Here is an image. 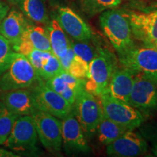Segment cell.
<instances>
[{"instance_id":"obj_3","label":"cell","mask_w":157,"mask_h":157,"mask_svg":"<svg viewBox=\"0 0 157 157\" xmlns=\"http://www.w3.org/2000/svg\"><path fill=\"white\" fill-rule=\"evenodd\" d=\"M39 76L24 55L14 52L3 72L0 74V91L31 88Z\"/></svg>"},{"instance_id":"obj_14","label":"cell","mask_w":157,"mask_h":157,"mask_svg":"<svg viewBox=\"0 0 157 157\" xmlns=\"http://www.w3.org/2000/svg\"><path fill=\"white\" fill-rule=\"evenodd\" d=\"M56 18L65 32L75 41L82 42L93 39L90 25L70 7H59Z\"/></svg>"},{"instance_id":"obj_33","label":"cell","mask_w":157,"mask_h":157,"mask_svg":"<svg viewBox=\"0 0 157 157\" xmlns=\"http://www.w3.org/2000/svg\"><path fill=\"white\" fill-rule=\"evenodd\" d=\"M154 152L155 155H156V156H157V140H156V142H155V143H154Z\"/></svg>"},{"instance_id":"obj_25","label":"cell","mask_w":157,"mask_h":157,"mask_svg":"<svg viewBox=\"0 0 157 157\" xmlns=\"http://www.w3.org/2000/svg\"><path fill=\"white\" fill-rule=\"evenodd\" d=\"M19 116L15 114L0 101V145H3Z\"/></svg>"},{"instance_id":"obj_18","label":"cell","mask_w":157,"mask_h":157,"mask_svg":"<svg viewBox=\"0 0 157 157\" xmlns=\"http://www.w3.org/2000/svg\"><path fill=\"white\" fill-rule=\"evenodd\" d=\"M28 21L21 12L12 10L0 23V34L15 46L20 42Z\"/></svg>"},{"instance_id":"obj_26","label":"cell","mask_w":157,"mask_h":157,"mask_svg":"<svg viewBox=\"0 0 157 157\" xmlns=\"http://www.w3.org/2000/svg\"><path fill=\"white\" fill-rule=\"evenodd\" d=\"M91 41L92 39L89 41H82V42L70 40L71 47L74 53L80 57L88 65L98 54L101 47L92 42Z\"/></svg>"},{"instance_id":"obj_13","label":"cell","mask_w":157,"mask_h":157,"mask_svg":"<svg viewBox=\"0 0 157 157\" xmlns=\"http://www.w3.org/2000/svg\"><path fill=\"white\" fill-rule=\"evenodd\" d=\"M148 150V144L144 138L133 130H127L111 144L106 146L109 156L134 157L144 154Z\"/></svg>"},{"instance_id":"obj_5","label":"cell","mask_w":157,"mask_h":157,"mask_svg":"<svg viewBox=\"0 0 157 157\" xmlns=\"http://www.w3.org/2000/svg\"><path fill=\"white\" fill-rule=\"evenodd\" d=\"M73 111L86 135L96 132L104 113L100 96L80 90L73 105Z\"/></svg>"},{"instance_id":"obj_20","label":"cell","mask_w":157,"mask_h":157,"mask_svg":"<svg viewBox=\"0 0 157 157\" xmlns=\"http://www.w3.org/2000/svg\"><path fill=\"white\" fill-rule=\"evenodd\" d=\"M64 71L78 78H87L89 65L74 53L71 47L63 58L59 59Z\"/></svg>"},{"instance_id":"obj_19","label":"cell","mask_w":157,"mask_h":157,"mask_svg":"<svg viewBox=\"0 0 157 157\" xmlns=\"http://www.w3.org/2000/svg\"><path fill=\"white\" fill-rule=\"evenodd\" d=\"M47 31L48 33L52 52L58 59L66 54L71 47L70 39L66 33L60 26L56 18H52L48 23Z\"/></svg>"},{"instance_id":"obj_1","label":"cell","mask_w":157,"mask_h":157,"mask_svg":"<svg viewBox=\"0 0 157 157\" xmlns=\"http://www.w3.org/2000/svg\"><path fill=\"white\" fill-rule=\"evenodd\" d=\"M100 25L118 55L135 44L128 17L124 10L114 8L103 12L100 16Z\"/></svg>"},{"instance_id":"obj_8","label":"cell","mask_w":157,"mask_h":157,"mask_svg":"<svg viewBox=\"0 0 157 157\" xmlns=\"http://www.w3.org/2000/svg\"><path fill=\"white\" fill-rule=\"evenodd\" d=\"M36 109L63 119L73 111V105L66 101L60 94L48 87L42 78L31 87Z\"/></svg>"},{"instance_id":"obj_34","label":"cell","mask_w":157,"mask_h":157,"mask_svg":"<svg viewBox=\"0 0 157 157\" xmlns=\"http://www.w3.org/2000/svg\"><path fill=\"white\" fill-rule=\"evenodd\" d=\"M151 7L154 10H157V2H155L154 4H153Z\"/></svg>"},{"instance_id":"obj_11","label":"cell","mask_w":157,"mask_h":157,"mask_svg":"<svg viewBox=\"0 0 157 157\" xmlns=\"http://www.w3.org/2000/svg\"><path fill=\"white\" fill-rule=\"evenodd\" d=\"M124 13L128 17L135 40L146 45L157 42V10L149 12L124 11Z\"/></svg>"},{"instance_id":"obj_29","label":"cell","mask_w":157,"mask_h":157,"mask_svg":"<svg viewBox=\"0 0 157 157\" xmlns=\"http://www.w3.org/2000/svg\"><path fill=\"white\" fill-rule=\"evenodd\" d=\"M50 53H52V52H47V51L39 50L37 49H32L25 56L28 58L29 62L31 63L33 67L38 73L39 69L42 67V65L45 58Z\"/></svg>"},{"instance_id":"obj_21","label":"cell","mask_w":157,"mask_h":157,"mask_svg":"<svg viewBox=\"0 0 157 157\" xmlns=\"http://www.w3.org/2000/svg\"><path fill=\"white\" fill-rule=\"evenodd\" d=\"M126 131L127 129L111 121L105 115H103L96 129L98 140L104 146L111 144Z\"/></svg>"},{"instance_id":"obj_23","label":"cell","mask_w":157,"mask_h":157,"mask_svg":"<svg viewBox=\"0 0 157 157\" xmlns=\"http://www.w3.org/2000/svg\"><path fill=\"white\" fill-rule=\"evenodd\" d=\"M85 82V78H76L66 71H63L58 75L45 81L44 83L50 89L60 94L68 87H78L84 86Z\"/></svg>"},{"instance_id":"obj_30","label":"cell","mask_w":157,"mask_h":157,"mask_svg":"<svg viewBox=\"0 0 157 157\" xmlns=\"http://www.w3.org/2000/svg\"><path fill=\"white\" fill-rule=\"evenodd\" d=\"M8 10V6L0 1V23L2 22V20L5 18L6 15H7Z\"/></svg>"},{"instance_id":"obj_28","label":"cell","mask_w":157,"mask_h":157,"mask_svg":"<svg viewBox=\"0 0 157 157\" xmlns=\"http://www.w3.org/2000/svg\"><path fill=\"white\" fill-rule=\"evenodd\" d=\"M14 52L10 43L0 34V74L7 66Z\"/></svg>"},{"instance_id":"obj_27","label":"cell","mask_w":157,"mask_h":157,"mask_svg":"<svg viewBox=\"0 0 157 157\" xmlns=\"http://www.w3.org/2000/svg\"><path fill=\"white\" fill-rule=\"evenodd\" d=\"M63 71L64 70L60 64V60L52 52L45 58L42 65V67L37 74L39 78L45 82L54 77L55 76L58 75Z\"/></svg>"},{"instance_id":"obj_12","label":"cell","mask_w":157,"mask_h":157,"mask_svg":"<svg viewBox=\"0 0 157 157\" xmlns=\"http://www.w3.org/2000/svg\"><path fill=\"white\" fill-rule=\"evenodd\" d=\"M62 148L68 155L88 154L90 148L85 133L74 115L71 112L62 119Z\"/></svg>"},{"instance_id":"obj_32","label":"cell","mask_w":157,"mask_h":157,"mask_svg":"<svg viewBox=\"0 0 157 157\" xmlns=\"http://www.w3.org/2000/svg\"><path fill=\"white\" fill-rule=\"evenodd\" d=\"M22 1L23 0H8L9 2L13 4V5H19Z\"/></svg>"},{"instance_id":"obj_16","label":"cell","mask_w":157,"mask_h":157,"mask_svg":"<svg viewBox=\"0 0 157 157\" xmlns=\"http://www.w3.org/2000/svg\"><path fill=\"white\" fill-rule=\"evenodd\" d=\"M13 49L24 56L32 49L52 52L47 29L30 24L27 25L20 42Z\"/></svg>"},{"instance_id":"obj_24","label":"cell","mask_w":157,"mask_h":157,"mask_svg":"<svg viewBox=\"0 0 157 157\" xmlns=\"http://www.w3.org/2000/svg\"><path fill=\"white\" fill-rule=\"evenodd\" d=\"M82 10L88 16L100 14L110 9H114L121 4V0H79Z\"/></svg>"},{"instance_id":"obj_31","label":"cell","mask_w":157,"mask_h":157,"mask_svg":"<svg viewBox=\"0 0 157 157\" xmlns=\"http://www.w3.org/2000/svg\"><path fill=\"white\" fill-rule=\"evenodd\" d=\"M0 156H17V155H15L13 152L5 149L0 148Z\"/></svg>"},{"instance_id":"obj_15","label":"cell","mask_w":157,"mask_h":157,"mask_svg":"<svg viewBox=\"0 0 157 157\" xmlns=\"http://www.w3.org/2000/svg\"><path fill=\"white\" fill-rule=\"evenodd\" d=\"M0 101L12 112L21 116H31L36 110L31 88L2 91Z\"/></svg>"},{"instance_id":"obj_17","label":"cell","mask_w":157,"mask_h":157,"mask_svg":"<svg viewBox=\"0 0 157 157\" xmlns=\"http://www.w3.org/2000/svg\"><path fill=\"white\" fill-rule=\"evenodd\" d=\"M135 74L129 68L121 66L113 72L105 90L110 95L119 101L128 103L129 95L134 84Z\"/></svg>"},{"instance_id":"obj_35","label":"cell","mask_w":157,"mask_h":157,"mask_svg":"<svg viewBox=\"0 0 157 157\" xmlns=\"http://www.w3.org/2000/svg\"><path fill=\"white\" fill-rule=\"evenodd\" d=\"M150 46L154 47V48L155 49H156V50H157V42L154 43V44H150Z\"/></svg>"},{"instance_id":"obj_6","label":"cell","mask_w":157,"mask_h":157,"mask_svg":"<svg viewBox=\"0 0 157 157\" xmlns=\"http://www.w3.org/2000/svg\"><path fill=\"white\" fill-rule=\"evenodd\" d=\"M31 116L44 148L51 154H59L62 149V121L38 109Z\"/></svg>"},{"instance_id":"obj_7","label":"cell","mask_w":157,"mask_h":157,"mask_svg":"<svg viewBox=\"0 0 157 157\" xmlns=\"http://www.w3.org/2000/svg\"><path fill=\"white\" fill-rule=\"evenodd\" d=\"M100 98L104 115L127 130H134L146 119L130 104L116 99L107 92H103Z\"/></svg>"},{"instance_id":"obj_9","label":"cell","mask_w":157,"mask_h":157,"mask_svg":"<svg viewBox=\"0 0 157 157\" xmlns=\"http://www.w3.org/2000/svg\"><path fill=\"white\" fill-rule=\"evenodd\" d=\"M38 135L31 116H21L15 120L4 146L18 153L36 150Z\"/></svg>"},{"instance_id":"obj_22","label":"cell","mask_w":157,"mask_h":157,"mask_svg":"<svg viewBox=\"0 0 157 157\" xmlns=\"http://www.w3.org/2000/svg\"><path fill=\"white\" fill-rule=\"evenodd\" d=\"M18 5L23 14L31 21L39 24H48L50 22L42 0H23Z\"/></svg>"},{"instance_id":"obj_10","label":"cell","mask_w":157,"mask_h":157,"mask_svg":"<svg viewBox=\"0 0 157 157\" xmlns=\"http://www.w3.org/2000/svg\"><path fill=\"white\" fill-rule=\"evenodd\" d=\"M121 66L157 78V50L150 45L135 44L126 52L118 55Z\"/></svg>"},{"instance_id":"obj_4","label":"cell","mask_w":157,"mask_h":157,"mask_svg":"<svg viewBox=\"0 0 157 157\" xmlns=\"http://www.w3.org/2000/svg\"><path fill=\"white\" fill-rule=\"evenodd\" d=\"M128 103L145 119L157 111V78L136 72Z\"/></svg>"},{"instance_id":"obj_2","label":"cell","mask_w":157,"mask_h":157,"mask_svg":"<svg viewBox=\"0 0 157 157\" xmlns=\"http://www.w3.org/2000/svg\"><path fill=\"white\" fill-rule=\"evenodd\" d=\"M118 58L109 49L100 47L98 54L89 63L84 89L100 96L105 91L113 72L118 68Z\"/></svg>"}]
</instances>
